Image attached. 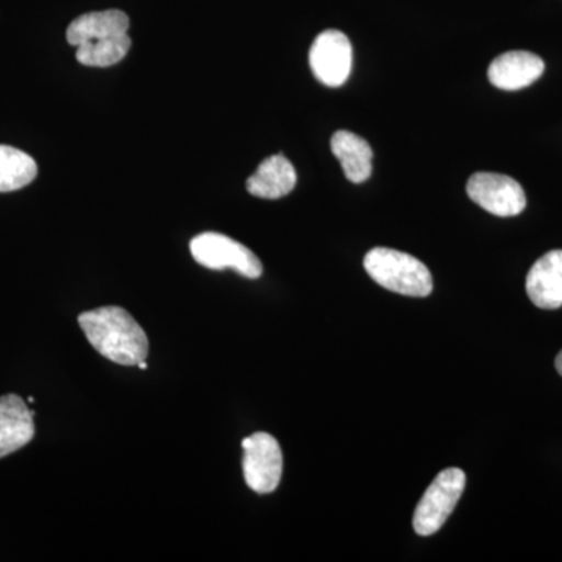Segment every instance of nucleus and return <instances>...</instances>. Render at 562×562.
<instances>
[{
    "label": "nucleus",
    "instance_id": "obj_4",
    "mask_svg": "<svg viewBox=\"0 0 562 562\" xmlns=\"http://www.w3.org/2000/svg\"><path fill=\"white\" fill-rule=\"evenodd\" d=\"M192 258L206 269L224 271L233 269L247 279H260L262 265L257 255L244 244L221 235L206 232L195 236L190 244Z\"/></svg>",
    "mask_w": 562,
    "mask_h": 562
},
{
    "label": "nucleus",
    "instance_id": "obj_6",
    "mask_svg": "<svg viewBox=\"0 0 562 562\" xmlns=\"http://www.w3.org/2000/svg\"><path fill=\"white\" fill-rule=\"evenodd\" d=\"M468 194L472 202L494 216H517L527 206V198L519 181L502 173H473L468 181Z\"/></svg>",
    "mask_w": 562,
    "mask_h": 562
},
{
    "label": "nucleus",
    "instance_id": "obj_1",
    "mask_svg": "<svg viewBox=\"0 0 562 562\" xmlns=\"http://www.w3.org/2000/svg\"><path fill=\"white\" fill-rule=\"evenodd\" d=\"M79 325L91 346L116 364L138 366L149 355L146 331L121 306H102L81 313Z\"/></svg>",
    "mask_w": 562,
    "mask_h": 562
},
{
    "label": "nucleus",
    "instance_id": "obj_11",
    "mask_svg": "<svg viewBox=\"0 0 562 562\" xmlns=\"http://www.w3.org/2000/svg\"><path fill=\"white\" fill-rule=\"evenodd\" d=\"M295 183L297 173L292 162L283 155H272L258 166L254 176L249 177L247 191L255 198L276 201L290 194Z\"/></svg>",
    "mask_w": 562,
    "mask_h": 562
},
{
    "label": "nucleus",
    "instance_id": "obj_15",
    "mask_svg": "<svg viewBox=\"0 0 562 562\" xmlns=\"http://www.w3.org/2000/svg\"><path fill=\"white\" fill-rule=\"evenodd\" d=\"M132 47L131 36H109V38L91 40L77 47V61L91 68H109L124 60Z\"/></svg>",
    "mask_w": 562,
    "mask_h": 562
},
{
    "label": "nucleus",
    "instance_id": "obj_18",
    "mask_svg": "<svg viewBox=\"0 0 562 562\" xmlns=\"http://www.w3.org/2000/svg\"><path fill=\"white\" fill-rule=\"evenodd\" d=\"M27 402H29V403H35V398H33V397H29V398H27Z\"/></svg>",
    "mask_w": 562,
    "mask_h": 562
},
{
    "label": "nucleus",
    "instance_id": "obj_17",
    "mask_svg": "<svg viewBox=\"0 0 562 562\" xmlns=\"http://www.w3.org/2000/svg\"><path fill=\"white\" fill-rule=\"evenodd\" d=\"M138 368L143 369V371H144V369H147L146 361H140L139 364H138Z\"/></svg>",
    "mask_w": 562,
    "mask_h": 562
},
{
    "label": "nucleus",
    "instance_id": "obj_5",
    "mask_svg": "<svg viewBox=\"0 0 562 562\" xmlns=\"http://www.w3.org/2000/svg\"><path fill=\"white\" fill-rule=\"evenodd\" d=\"M243 471L247 486L257 494H271L279 487L283 473L280 443L265 431L255 432L243 441Z\"/></svg>",
    "mask_w": 562,
    "mask_h": 562
},
{
    "label": "nucleus",
    "instance_id": "obj_16",
    "mask_svg": "<svg viewBox=\"0 0 562 562\" xmlns=\"http://www.w3.org/2000/svg\"><path fill=\"white\" fill-rule=\"evenodd\" d=\"M554 366H557V371L562 376V350L558 353L557 361H554Z\"/></svg>",
    "mask_w": 562,
    "mask_h": 562
},
{
    "label": "nucleus",
    "instance_id": "obj_2",
    "mask_svg": "<svg viewBox=\"0 0 562 562\" xmlns=\"http://www.w3.org/2000/svg\"><path fill=\"white\" fill-rule=\"evenodd\" d=\"M364 269L384 290L408 297L431 294L432 277L427 266L405 251L376 247L366 255Z\"/></svg>",
    "mask_w": 562,
    "mask_h": 562
},
{
    "label": "nucleus",
    "instance_id": "obj_8",
    "mask_svg": "<svg viewBox=\"0 0 562 562\" xmlns=\"http://www.w3.org/2000/svg\"><path fill=\"white\" fill-rule=\"evenodd\" d=\"M546 69L542 58L531 52H506L491 63L487 77L495 88L503 91H519L541 79Z\"/></svg>",
    "mask_w": 562,
    "mask_h": 562
},
{
    "label": "nucleus",
    "instance_id": "obj_12",
    "mask_svg": "<svg viewBox=\"0 0 562 562\" xmlns=\"http://www.w3.org/2000/svg\"><path fill=\"white\" fill-rule=\"evenodd\" d=\"M128 27H131V20L124 11H92L70 22L66 38L70 46L79 47L87 41L125 35Z\"/></svg>",
    "mask_w": 562,
    "mask_h": 562
},
{
    "label": "nucleus",
    "instance_id": "obj_14",
    "mask_svg": "<svg viewBox=\"0 0 562 562\" xmlns=\"http://www.w3.org/2000/svg\"><path fill=\"white\" fill-rule=\"evenodd\" d=\"M38 166L31 155L11 146H0V192L27 187L36 179Z\"/></svg>",
    "mask_w": 562,
    "mask_h": 562
},
{
    "label": "nucleus",
    "instance_id": "obj_9",
    "mask_svg": "<svg viewBox=\"0 0 562 562\" xmlns=\"http://www.w3.org/2000/svg\"><path fill=\"white\" fill-rule=\"evenodd\" d=\"M35 412L16 394L0 397V458L18 452L35 436Z\"/></svg>",
    "mask_w": 562,
    "mask_h": 562
},
{
    "label": "nucleus",
    "instance_id": "obj_7",
    "mask_svg": "<svg viewBox=\"0 0 562 562\" xmlns=\"http://www.w3.org/2000/svg\"><path fill=\"white\" fill-rule=\"evenodd\" d=\"M353 49L350 40L339 31L322 32L310 49V66L325 87L339 88L350 77Z\"/></svg>",
    "mask_w": 562,
    "mask_h": 562
},
{
    "label": "nucleus",
    "instance_id": "obj_10",
    "mask_svg": "<svg viewBox=\"0 0 562 562\" xmlns=\"http://www.w3.org/2000/svg\"><path fill=\"white\" fill-rule=\"evenodd\" d=\"M527 294L538 308L562 306V250H552L532 265L527 276Z\"/></svg>",
    "mask_w": 562,
    "mask_h": 562
},
{
    "label": "nucleus",
    "instance_id": "obj_13",
    "mask_svg": "<svg viewBox=\"0 0 562 562\" xmlns=\"http://www.w3.org/2000/svg\"><path fill=\"white\" fill-rule=\"evenodd\" d=\"M331 151L351 183H362L371 177L373 151L361 136L347 131L336 132L331 138Z\"/></svg>",
    "mask_w": 562,
    "mask_h": 562
},
{
    "label": "nucleus",
    "instance_id": "obj_3",
    "mask_svg": "<svg viewBox=\"0 0 562 562\" xmlns=\"http://www.w3.org/2000/svg\"><path fill=\"white\" fill-rule=\"evenodd\" d=\"M465 487V473L458 468L443 469L425 494L413 516L414 531L431 536L443 527L460 502Z\"/></svg>",
    "mask_w": 562,
    "mask_h": 562
}]
</instances>
